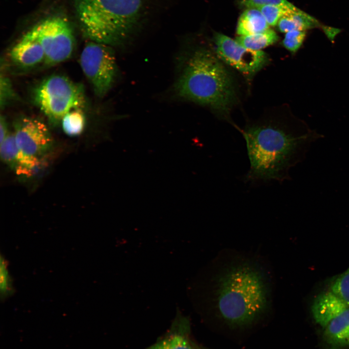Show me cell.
<instances>
[{
	"instance_id": "cell-1",
	"label": "cell",
	"mask_w": 349,
	"mask_h": 349,
	"mask_svg": "<svg viewBox=\"0 0 349 349\" xmlns=\"http://www.w3.org/2000/svg\"><path fill=\"white\" fill-rule=\"evenodd\" d=\"M202 299L230 326L250 324L268 310L272 299L271 273L255 256L230 253L210 265Z\"/></svg>"
},
{
	"instance_id": "cell-2",
	"label": "cell",
	"mask_w": 349,
	"mask_h": 349,
	"mask_svg": "<svg viewBox=\"0 0 349 349\" xmlns=\"http://www.w3.org/2000/svg\"><path fill=\"white\" fill-rule=\"evenodd\" d=\"M241 133L250 163L243 179L251 184L290 179V169L303 161L312 144L323 136L301 120L254 124Z\"/></svg>"
},
{
	"instance_id": "cell-3",
	"label": "cell",
	"mask_w": 349,
	"mask_h": 349,
	"mask_svg": "<svg viewBox=\"0 0 349 349\" xmlns=\"http://www.w3.org/2000/svg\"><path fill=\"white\" fill-rule=\"evenodd\" d=\"M74 3L84 35L111 46L130 38L147 12L145 0H74Z\"/></svg>"
},
{
	"instance_id": "cell-4",
	"label": "cell",
	"mask_w": 349,
	"mask_h": 349,
	"mask_svg": "<svg viewBox=\"0 0 349 349\" xmlns=\"http://www.w3.org/2000/svg\"><path fill=\"white\" fill-rule=\"evenodd\" d=\"M174 90L180 98L223 111L235 97L228 71L211 52L204 49H197L189 58Z\"/></svg>"
},
{
	"instance_id": "cell-5",
	"label": "cell",
	"mask_w": 349,
	"mask_h": 349,
	"mask_svg": "<svg viewBox=\"0 0 349 349\" xmlns=\"http://www.w3.org/2000/svg\"><path fill=\"white\" fill-rule=\"evenodd\" d=\"M33 97L36 105L53 122L62 120L72 110L81 109L85 102L82 86L58 75L42 81L35 89Z\"/></svg>"
},
{
	"instance_id": "cell-6",
	"label": "cell",
	"mask_w": 349,
	"mask_h": 349,
	"mask_svg": "<svg viewBox=\"0 0 349 349\" xmlns=\"http://www.w3.org/2000/svg\"><path fill=\"white\" fill-rule=\"evenodd\" d=\"M80 64L95 95L104 96L112 87L118 73L111 46L92 41L87 42L81 53Z\"/></svg>"
},
{
	"instance_id": "cell-7",
	"label": "cell",
	"mask_w": 349,
	"mask_h": 349,
	"mask_svg": "<svg viewBox=\"0 0 349 349\" xmlns=\"http://www.w3.org/2000/svg\"><path fill=\"white\" fill-rule=\"evenodd\" d=\"M32 29L45 53L44 62L53 65L69 59L74 48L75 39L68 21L53 16L43 20Z\"/></svg>"
},
{
	"instance_id": "cell-8",
	"label": "cell",
	"mask_w": 349,
	"mask_h": 349,
	"mask_svg": "<svg viewBox=\"0 0 349 349\" xmlns=\"http://www.w3.org/2000/svg\"><path fill=\"white\" fill-rule=\"evenodd\" d=\"M214 40L217 53L222 59L244 74H254L268 62L264 52L246 48L224 34L216 32Z\"/></svg>"
},
{
	"instance_id": "cell-9",
	"label": "cell",
	"mask_w": 349,
	"mask_h": 349,
	"mask_svg": "<svg viewBox=\"0 0 349 349\" xmlns=\"http://www.w3.org/2000/svg\"><path fill=\"white\" fill-rule=\"evenodd\" d=\"M14 133L18 147L25 154L40 159L52 146L53 140L46 124L33 117L16 121Z\"/></svg>"
},
{
	"instance_id": "cell-10",
	"label": "cell",
	"mask_w": 349,
	"mask_h": 349,
	"mask_svg": "<svg viewBox=\"0 0 349 349\" xmlns=\"http://www.w3.org/2000/svg\"><path fill=\"white\" fill-rule=\"evenodd\" d=\"M0 144L1 160L16 174L30 176L39 166V159L23 152L17 146L14 134H8Z\"/></svg>"
},
{
	"instance_id": "cell-11",
	"label": "cell",
	"mask_w": 349,
	"mask_h": 349,
	"mask_svg": "<svg viewBox=\"0 0 349 349\" xmlns=\"http://www.w3.org/2000/svg\"><path fill=\"white\" fill-rule=\"evenodd\" d=\"M10 57L15 64L25 68L31 67L44 62V49L32 28L12 48Z\"/></svg>"
},
{
	"instance_id": "cell-12",
	"label": "cell",
	"mask_w": 349,
	"mask_h": 349,
	"mask_svg": "<svg viewBox=\"0 0 349 349\" xmlns=\"http://www.w3.org/2000/svg\"><path fill=\"white\" fill-rule=\"evenodd\" d=\"M349 308L328 290L316 297L311 306V313L315 322L324 328L333 319Z\"/></svg>"
},
{
	"instance_id": "cell-13",
	"label": "cell",
	"mask_w": 349,
	"mask_h": 349,
	"mask_svg": "<svg viewBox=\"0 0 349 349\" xmlns=\"http://www.w3.org/2000/svg\"><path fill=\"white\" fill-rule=\"evenodd\" d=\"M323 330L322 341L328 349H349V308Z\"/></svg>"
},
{
	"instance_id": "cell-14",
	"label": "cell",
	"mask_w": 349,
	"mask_h": 349,
	"mask_svg": "<svg viewBox=\"0 0 349 349\" xmlns=\"http://www.w3.org/2000/svg\"><path fill=\"white\" fill-rule=\"evenodd\" d=\"M265 17L255 8H247L240 16L237 26L239 35H249L263 32L269 29Z\"/></svg>"
},
{
	"instance_id": "cell-15",
	"label": "cell",
	"mask_w": 349,
	"mask_h": 349,
	"mask_svg": "<svg viewBox=\"0 0 349 349\" xmlns=\"http://www.w3.org/2000/svg\"><path fill=\"white\" fill-rule=\"evenodd\" d=\"M279 39L276 33L269 29L266 31L249 35H239L236 41L243 47L250 49L260 51L273 43Z\"/></svg>"
},
{
	"instance_id": "cell-16",
	"label": "cell",
	"mask_w": 349,
	"mask_h": 349,
	"mask_svg": "<svg viewBox=\"0 0 349 349\" xmlns=\"http://www.w3.org/2000/svg\"><path fill=\"white\" fill-rule=\"evenodd\" d=\"M62 121L63 129L68 136H78L85 127V118L81 109L71 111L63 116Z\"/></svg>"
},
{
	"instance_id": "cell-17",
	"label": "cell",
	"mask_w": 349,
	"mask_h": 349,
	"mask_svg": "<svg viewBox=\"0 0 349 349\" xmlns=\"http://www.w3.org/2000/svg\"><path fill=\"white\" fill-rule=\"evenodd\" d=\"M328 290L349 306V267L331 280Z\"/></svg>"
},
{
	"instance_id": "cell-18",
	"label": "cell",
	"mask_w": 349,
	"mask_h": 349,
	"mask_svg": "<svg viewBox=\"0 0 349 349\" xmlns=\"http://www.w3.org/2000/svg\"><path fill=\"white\" fill-rule=\"evenodd\" d=\"M148 349H193L182 335L173 334L151 346Z\"/></svg>"
},
{
	"instance_id": "cell-19",
	"label": "cell",
	"mask_w": 349,
	"mask_h": 349,
	"mask_svg": "<svg viewBox=\"0 0 349 349\" xmlns=\"http://www.w3.org/2000/svg\"><path fill=\"white\" fill-rule=\"evenodd\" d=\"M297 8L282 6L266 5L256 8L263 14L269 26L277 24L279 19L284 15Z\"/></svg>"
},
{
	"instance_id": "cell-20",
	"label": "cell",
	"mask_w": 349,
	"mask_h": 349,
	"mask_svg": "<svg viewBox=\"0 0 349 349\" xmlns=\"http://www.w3.org/2000/svg\"><path fill=\"white\" fill-rule=\"evenodd\" d=\"M299 31H304L318 27L320 24L314 17L296 8L289 13Z\"/></svg>"
},
{
	"instance_id": "cell-21",
	"label": "cell",
	"mask_w": 349,
	"mask_h": 349,
	"mask_svg": "<svg viewBox=\"0 0 349 349\" xmlns=\"http://www.w3.org/2000/svg\"><path fill=\"white\" fill-rule=\"evenodd\" d=\"M305 37L306 32L304 31H290L286 33L282 44L287 50L294 54L302 46Z\"/></svg>"
},
{
	"instance_id": "cell-22",
	"label": "cell",
	"mask_w": 349,
	"mask_h": 349,
	"mask_svg": "<svg viewBox=\"0 0 349 349\" xmlns=\"http://www.w3.org/2000/svg\"><path fill=\"white\" fill-rule=\"evenodd\" d=\"M8 264L4 258L0 257V291L2 299L10 296L13 291L12 279L8 270Z\"/></svg>"
},
{
	"instance_id": "cell-23",
	"label": "cell",
	"mask_w": 349,
	"mask_h": 349,
	"mask_svg": "<svg viewBox=\"0 0 349 349\" xmlns=\"http://www.w3.org/2000/svg\"><path fill=\"white\" fill-rule=\"evenodd\" d=\"M238 4L242 7L256 8L266 5L282 6L290 8L295 6L287 0H240Z\"/></svg>"
},
{
	"instance_id": "cell-24",
	"label": "cell",
	"mask_w": 349,
	"mask_h": 349,
	"mask_svg": "<svg viewBox=\"0 0 349 349\" xmlns=\"http://www.w3.org/2000/svg\"><path fill=\"white\" fill-rule=\"evenodd\" d=\"M15 96L11 81L9 79L1 74L0 105L1 109L8 104Z\"/></svg>"
},
{
	"instance_id": "cell-25",
	"label": "cell",
	"mask_w": 349,
	"mask_h": 349,
	"mask_svg": "<svg viewBox=\"0 0 349 349\" xmlns=\"http://www.w3.org/2000/svg\"><path fill=\"white\" fill-rule=\"evenodd\" d=\"M7 128L6 120L4 116L1 115L0 117V143L8 135Z\"/></svg>"
}]
</instances>
